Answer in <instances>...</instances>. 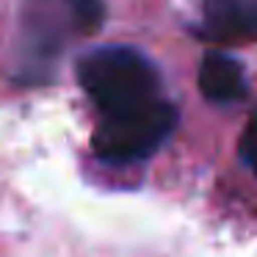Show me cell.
I'll list each match as a JSON object with an SVG mask.
<instances>
[{
  "mask_svg": "<svg viewBox=\"0 0 257 257\" xmlns=\"http://www.w3.org/2000/svg\"><path fill=\"white\" fill-rule=\"evenodd\" d=\"M75 78L97 111L91 150L108 166L144 163L177 127V105L150 56L130 45H102L83 53Z\"/></svg>",
  "mask_w": 257,
  "mask_h": 257,
  "instance_id": "1",
  "label": "cell"
},
{
  "mask_svg": "<svg viewBox=\"0 0 257 257\" xmlns=\"http://www.w3.org/2000/svg\"><path fill=\"white\" fill-rule=\"evenodd\" d=\"M102 20V0H25L17 31L23 80L45 72L72 42L97 34Z\"/></svg>",
  "mask_w": 257,
  "mask_h": 257,
  "instance_id": "2",
  "label": "cell"
},
{
  "mask_svg": "<svg viewBox=\"0 0 257 257\" xmlns=\"http://www.w3.org/2000/svg\"><path fill=\"white\" fill-rule=\"evenodd\" d=\"M194 34L221 47L257 39V0H202Z\"/></svg>",
  "mask_w": 257,
  "mask_h": 257,
  "instance_id": "3",
  "label": "cell"
},
{
  "mask_svg": "<svg viewBox=\"0 0 257 257\" xmlns=\"http://www.w3.org/2000/svg\"><path fill=\"white\" fill-rule=\"evenodd\" d=\"M196 83H199L202 97L213 105H235L249 94L246 67L224 50L205 53V58L199 61Z\"/></svg>",
  "mask_w": 257,
  "mask_h": 257,
  "instance_id": "4",
  "label": "cell"
},
{
  "mask_svg": "<svg viewBox=\"0 0 257 257\" xmlns=\"http://www.w3.org/2000/svg\"><path fill=\"white\" fill-rule=\"evenodd\" d=\"M238 152H240V161H243V166L257 177V111L249 116L243 133H240Z\"/></svg>",
  "mask_w": 257,
  "mask_h": 257,
  "instance_id": "5",
  "label": "cell"
}]
</instances>
